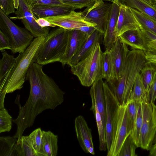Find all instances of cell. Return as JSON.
I'll return each mask as SVG.
<instances>
[{
	"mask_svg": "<svg viewBox=\"0 0 156 156\" xmlns=\"http://www.w3.org/2000/svg\"><path fill=\"white\" fill-rule=\"evenodd\" d=\"M121 4L112 3V8L109 16L105 33L103 35V44L105 49L109 50L118 38L115 33Z\"/></svg>",
	"mask_w": 156,
	"mask_h": 156,
	"instance_id": "cell-18",
	"label": "cell"
},
{
	"mask_svg": "<svg viewBox=\"0 0 156 156\" xmlns=\"http://www.w3.org/2000/svg\"><path fill=\"white\" fill-rule=\"evenodd\" d=\"M149 150L150 155L156 156V142L152 145Z\"/></svg>",
	"mask_w": 156,
	"mask_h": 156,
	"instance_id": "cell-46",
	"label": "cell"
},
{
	"mask_svg": "<svg viewBox=\"0 0 156 156\" xmlns=\"http://www.w3.org/2000/svg\"><path fill=\"white\" fill-rule=\"evenodd\" d=\"M12 117L5 108L0 109V133L9 132L12 128Z\"/></svg>",
	"mask_w": 156,
	"mask_h": 156,
	"instance_id": "cell-36",
	"label": "cell"
},
{
	"mask_svg": "<svg viewBox=\"0 0 156 156\" xmlns=\"http://www.w3.org/2000/svg\"><path fill=\"white\" fill-rule=\"evenodd\" d=\"M68 41L65 52L60 62L64 66L69 65L72 58L79 51L89 36L77 29L68 30Z\"/></svg>",
	"mask_w": 156,
	"mask_h": 156,
	"instance_id": "cell-13",
	"label": "cell"
},
{
	"mask_svg": "<svg viewBox=\"0 0 156 156\" xmlns=\"http://www.w3.org/2000/svg\"><path fill=\"white\" fill-rule=\"evenodd\" d=\"M36 21L38 24L42 27H55L56 26L46 20L44 18H39Z\"/></svg>",
	"mask_w": 156,
	"mask_h": 156,
	"instance_id": "cell-43",
	"label": "cell"
},
{
	"mask_svg": "<svg viewBox=\"0 0 156 156\" xmlns=\"http://www.w3.org/2000/svg\"><path fill=\"white\" fill-rule=\"evenodd\" d=\"M22 152V156H39L33 147L28 136H22L18 140Z\"/></svg>",
	"mask_w": 156,
	"mask_h": 156,
	"instance_id": "cell-33",
	"label": "cell"
},
{
	"mask_svg": "<svg viewBox=\"0 0 156 156\" xmlns=\"http://www.w3.org/2000/svg\"><path fill=\"white\" fill-rule=\"evenodd\" d=\"M75 9L73 7L65 5H32L33 14L37 19L55 16L68 14Z\"/></svg>",
	"mask_w": 156,
	"mask_h": 156,
	"instance_id": "cell-19",
	"label": "cell"
},
{
	"mask_svg": "<svg viewBox=\"0 0 156 156\" xmlns=\"http://www.w3.org/2000/svg\"><path fill=\"white\" fill-rule=\"evenodd\" d=\"M129 50L127 45L122 42L118 37L115 42L109 50L115 76V79L113 81L118 80L120 77L124 67Z\"/></svg>",
	"mask_w": 156,
	"mask_h": 156,
	"instance_id": "cell-15",
	"label": "cell"
},
{
	"mask_svg": "<svg viewBox=\"0 0 156 156\" xmlns=\"http://www.w3.org/2000/svg\"><path fill=\"white\" fill-rule=\"evenodd\" d=\"M75 29L80 30L89 36L96 29L95 27L86 26L79 27Z\"/></svg>",
	"mask_w": 156,
	"mask_h": 156,
	"instance_id": "cell-44",
	"label": "cell"
},
{
	"mask_svg": "<svg viewBox=\"0 0 156 156\" xmlns=\"http://www.w3.org/2000/svg\"><path fill=\"white\" fill-rule=\"evenodd\" d=\"M103 1H109L112 3L113 2H116L119 4H122V0H102Z\"/></svg>",
	"mask_w": 156,
	"mask_h": 156,
	"instance_id": "cell-47",
	"label": "cell"
},
{
	"mask_svg": "<svg viewBox=\"0 0 156 156\" xmlns=\"http://www.w3.org/2000/svg\"><path fill=\"white\" fill-rule=\"evenodd\" d=\"M146 59L148 61L156 64V54L144 51Z\"/></svg>",
	"mask_w": 156,
	"mask_h": 156,
	"instance_id": "cell-45",
	"label": "cell"
},
{
	"mask_svg": "<svg viewBox=\"0 0 156 156\" xmlns=\"http://www.w3.org/2000/svg\"><path fill=\"white\" fill-rule=\"evenodd\" d=\"M42 156H56L58 154V136L51 131L43 130Z\"/></svg>",
	"mask_w": 156,
	"mask_h": 156,
	"instance_id": "cell-23",
	"label": "cell"
},
{
	"mask_svg": "<svg viewBox=\"0 0 156 156\" xmlns=\"http://www.w3.org/2000/svg\"><path fill=\"white\" fill-rule=\"evenodd\" d=\"M43 130L40 128L36 129L28 136L35 150L39 155L41 154Z\"/></svg>",
	"mask_w": 156,
	"mask_h": 156,
	"instance_id": "cell-34",
	"label": "cell"
},
{
	"mask_svg": "<svg viewBox=\"0 0 156 156\" xmlns=\"http://www.w3.org/2000/svg\"><path fill=\"white\" fill-rule=\"evenodd\" d=\"M75 127L77 140L82 150L86 153L94 155L91 130L82 116L76 118Z\"/></svg>",
	"mask_w": 156,
	"mask_h": 156,
	"instance_id": "cell-14",
	"label": "cell"
},
{
	"mask_svg": "<svg viewBox=\"0 0 156 156\" xmlns=\"http://www.w3.org/2000/svg\"><path fill=\"white\" fill-rule=\"evenodd\" d=\"M44 38L42 37L35 38L26 49L15 58V63L3 88L7 94L22 88L28 71L35 62L37 51Z\"/></svg>",
	"mask_w": 156,
	"mask_h": 156,
	"instance_id": "cell-3",
	"label": "cell"
},
{
	"mask_svg": "<svg viewBox=\"0 0 156 156\" xmlns=\"http://www.w3.org/2000/svg\"><path fill=\"white\" fill-rule=\"evenodd\" d=\"M68 31L59 27L52 30L40 47L35 62L42 66L59 62L66 49Z\"/></svg>",
	"mask_w": 156,
	"mask_h": 156,
	"instance_id": "cell-4",
	"label": "cell"
},
{
	"mask_svg": "<svg viewBox=\"0 0 156 156\" xmlns=\"http://www.w3.org/2000/svg\"><path fill=\"white\" fill-rule=\"evenodd\" d=\"M32 6L34 5H65L61 0H28Z\"/></svg>",
	"mask_w": 156,
	"mask_h": 156,
	"instance_id": "cell-40",
	"label": "cell"
},
{
	"mask_svg": "<svg viewBox=\"0 0 156 156\" xmlns=\"http://www.w3.org/2000/svg\"><path fill=\"white\" fill-rule=\"evenodd\" d=\"M140 74L147 95L156 76V64L147 61L142 69Z\"/></svg>",
	"mask_w": 156,
	"mask_h": 156,
	"instance_id": "cell-26",
	"label": "cell"
},
{
	"mask_svg": "<svg viewBox=\"0 0 156 156\" xmlns=\"http://www.w3.org/2000/svg\"><path fill=\"white\" fill-rule=\"evenodd\" d=\"M140 102L130 100L126 104L128 112L132 122L133 127L136 117L138 107Z\"/></svg>",
	"mask_w": 156,
	"mask_h": 156,
	"instance_id": "cell-38",
	"label": "cell"
},
{
	"mask_svg": "<svg viewBox=\"0 0 156 156\" xmlns=\"http://www.w3.org/2000/svg\"><path fill=\"white\" fill-rule=\"evenodd\" d=\"M141 104L143 119L140 147L149 150L156 133V105L146 100L142 101Z\"/></svg>",
	"mask_w": 156,
	"mask_h": 156,
	"instance_id": "cell-7",
	"label": "cell"
},
{
	"mask_svg": "<svg viewBox=\"0 0 156 156\" xmlns=\"http://www.w3.org/2000/svg\"><path fill=\"white\" fill-rule=\"evenodd\" d=\"M5 49H11V47L9 38L6 35L0 30V50Z\"/></svg>",
	"mask_w": 156,
	"mask_h": 156,
	"instance_id": "cell-41",
	"label": "cell"
},
{
	"mask_svg": "<svg viewBox=\"0 0 156 156\" xmlns=\"http://www.w3.org/2000/svg\"><path fill=\"white\" fill-rule=\"evenodd\" d=\"M13 2L15 9H17L19 6V0H13Z\"/></svg>",
	"mask_w": 156,
	"mask_h": 156,
	"instance_id": "cell-48",
	"label": "cell"
},
{
	"mask_svg": "<svg viewBox=\"0 0 156 156\" xmlns=\"http://www.w3.org/2000/svg\"><path fill=\"white\" fill-rule=\"evenodd\" d=\"M151 5H153L154 0H143Z\"/></svg>",
	"mask_w": 156,
	"mask_h": 156,
	"instance_id": "cell-49",
	"label": "cell"
},
{
	"mask_svg": "<svg viewBox=\"0 0 156 156\" xmlns=\"http://www.w3.org/2000/svg\"><path fill=\"white\" fill-rule=\"evenodd\" d=\"M98 78L105 79L108 83H111L115 79L113 65L109 50L108 49H105L103 53Z\"/></svg>",
	"mask_w": 156,
	"mask_h": 156,
	"instance_id": "cell-24",
	"label": "cell"
},
{
	"mask_svg": "<svg viewBox=\"0 0 156 156\" xmlns=\"http://www.w3.org/2000/svg\"><path fill=\"white\" fill-rule=\"evenodd\" d=\"M103 35L96 29L89 36L77 53L72 58L69 65H74L87 57L90 52L95 45L100 42Z\"/></svg>",
	"mask_w": 156,
	"mask_h": 156,
	"instance_id": "cell-20",
	"label": "cell"
},
{
	"mask_svg": "<svg viewBox=\"0 0 156 156\" xmlns=\"http://www.w3.org/2000/svg\"><path fill=\"white\" fill-rule=\"evenodd\" d=\"M103 86L106 103L105 133L108 152L114 136L120 104L106 81L104 82Z\"/></svg>",
	"mask_w": 156,
	"mask_h": 156,
	"instance_id": "cell-9",
	"label": "cell"
},
{
	"mask_svg": "<svg viewBox=\"0 0 156 156\" xmlns=\"http://www.w3.org/2000/svg\"><path fill=\"white\" fill-rule=\"evenodd\" d=\"M139 28L137 21L130 7L121 4L115 33L118 37L125 32Z\"/></svg>",
	"mask_w": 156,
	"mask_h": 156,
	"instance_id": "cell-16",
	"label": "cell"
},
{
	"mask_svg": "<svg viewBox=\"0 0 156 156\" xmlns=\"http://www.w3.org/2000/svg\"><path fill=\"white\" fill-rule=\"evenodd\" d=\"M96 0H61L65 5L73 7L75 9L87 7L92 5Z\"/></svg>",
	"mask_w": 156,
	"mask_h": 156,
	"instance_id": "cell-37",
	"label": "cell"
},
{
	"mask_svg": "<svg viewBox=\"0 0 156 156\" xmlns=\"http://www.w3.org/2000/svg\"><path fill=\"white\" fill-rule=\"evenodd\" d=\"M112 3H105L102 0H96L92 5L82 12L85 20L95 24L96 29L103 36L105 33Z\"/></svg>",
	"mask_w": 156,
	"mask_h": 156,
	"instance_id": "cell-11",
	"label": "cell"
},
{
	"mask_svg": "<svg viewBox=\"0 0 156 156\" xmlns=\"http://www.w3.org/2000/svg\"><path fill=\"white\" fill-rule=\"evenodd\" d=\"M2 57L0 60V82L9 75L14 66L16 58L8 54L5 50L2 51Z\"/></svg>",
	"mask_w": 156,
	"mask_h": 156,
	"instance_id": "cell-27",
	"label": "cell"
},
{
	"mask_svg": "<svg viewBox=\"0 0 156 156\" xmlns=\"http://www.w3.org/2000/svg\"><path fill=\"white\" fill-rule=\"evenodd\" d=\"M141 102L139 106L136 117L130 134L137 147H140L139 139L142 123Z\"/></svg>",
	"mask_w": 156,
	"mask_h": 156,
	"instance_id": "cell-31",
	"label": "cell"
},
{
	"mask_svg": "<svg viewBox=\"0 0 156 156\" xmlns=\"http://www.w3.org/2000/svg\"><path fill=\"white\" fill-rule=\"evenodd\" d=\"M102 79L98 78L91 85L90 94L92 105H95L100 114L104 128L106 132V103Z\"/></svg>",
	"mask_w": 156,
	"mask_h": 156,
	"instance_id": "cell-17",
	"label": "cell"
},
{
	"mask_svg": "<svg viewBox=\"0 0 156 156\" xmlns=\"http://www.w3.org/2000/svg\"><path fill=\"white\" fill-rule=\"evenodd\" d=\"M32 6L28 0H19L18 8L15 13L16 18L21 20L26 29L35 37H46L49 32V27H42L36 21L37 19L33 13Z\"/></svg>",
	"mask_w": 156,
	"mask_h": 156,
	"instance_id": "cell-10",
	"label": "cell"
},
{
	"mask_svg": "<svg viewBox=\"0 0 156 156\" xmlns=\"http://www.w3.org/2000/svg\"><path fill=\"white\" fill-rule=\"evenodd\" d=\"M131 8L138 24L145 30L156 35V20L145 15L135 9Z\"/></svg>",
	"mask_w": 156,
	"mask_h": 156,
	"instance_id": "cell-29",
	"label": "cell"
},
{
	"mask_svg": "<svg viewBox=\"0 0 156 156\" xmlns=\"http://www.w3.org/2000/svg\"><path fill=\"white\" fill-rule=\"evenodd\" d=\"M90 110L93 112L96 119L99 135V150L101 151H105L107 150L106 133L101 116L95 105H92Z\"/></svg>",
	"mask_w": 156,
	"mask_h": 156,
	"instance_id": "cell-30",
	"label": "cell"
},
{
	"mask_svg": "<svg viewBox=\"0 0 156 156\" xmlns=\"http://www.w3.org/2000/svg\"><path fill=\"white\" fill-rule=\"evenodd\" d=\"M139 27L147 48V50L145 51L156 54V35L145 30L139 24Z\"/></svg>",
	"mask_w": 156,
	"mask_h": 156,
	"instance_id": "cell-32",
	"label": "cell"
},
{
	"mask_svg": "<svg viewBox=\"0 0 156 156\" xmlns=\"http://www.w3.org/2000/svg\"><path fill=\"white\" fill-rule=\"evenodd\" d=\"M147 61L144 51L135 49L129 50L119 79L107 83L120 105L126 104L128 101L137 76Z\"/></svg>",
	"mask_w": 156,
	"mask_h": 156,
	"instance_id": "cell-2",
	"label": "cell"
},
{
	"mask_svg": "<svg viewBox=\"0 0 156 156\" xmlns=\"http://www.w3.org/2000/svg\"><path fill=\"white\" fill-rule=\"evenodd\" d=\"M0 29L9 38L13 53L24 51L34 39L29 31L13 23L1 9Z\"/></svg>",
	"mask_w": 156,
	"mask_h": 156,
	"instance_id": "cell-6",
	"label": "cell"
},
{
	"mask_svg": "<svg viewBox=\"0 0 156 156\" xmlns=\"http://www.w3.org/2000/svg\"><path fill=\"white\" fill-rule=\"evenodd\" d=\"M132 128L126 104L120 105L114 136L110 149L107 152V156H118L124 142L131 133Z\"/></svg>",
	"mask_w": 156,
	"mask_h": 156,
	"instance_id": "cell-8",
	"label": "cell"
},
{
	"mask_svg": "<svg viewBox=\"0 0 156 156\" xmlns=\"http://www.w3.org/2000/svg\"><path fill=\"white\" fill-rule=\"evenodd\" d=\"M44 18L56 26L67 30L75 29L83 26H96L95 24L87 21L82 12H76L74 10L68 14Z\"/></svg>",
	"mask_w": 156,
	"mask_h": 156,
	"instance_id": "cell-12",
	"label": "cell"
},
{
	"mask_svg": "<svg viewBox=\"0 0 156 156\" xmlns=\"http://www.w3.org/2000/svg\"><path fill=\"white\" fill-rule=\"evenodd\" d=\"M153 6L156 8V0H154Z\"/></svg>",
	"mask_w": 156,
	"mask_h": 156,
	"instance_id": "cell-50",
	"label": "cell"
},
{
	"mask_svg": "<svg viewBox=\"0 0 156 156\" xmlns=\"http://www.w3.org/2000/svg\"><path fill=\"white\" fill-rule=\"evenodd\" d=\"M136 146L129 135L124 142L118 156H136Z\"/></svg>",
	"mask_w": 156,
	"mask_h": 156,
	"instance_id": "cell-35",
	"label": "cell"
},
{
	"mask_svg": "<svg viewBox=\"0 0 156 156\" xmlns=\"http://www.w3.org/2000/svg\"><path fill=\"white\" fill-rule=\"evenodd\" d=\"M122 4L156 20V8L143 0H122Z\"/></svg>",
	"mask_w": 156,
	"mask_h": 156,
	"instance_id": "cell-25",
	"label": "cell"
},
{
	"mask_svg": "<svg viewBox=\"0 0 156 156\" xmlns=\"http://www.w3.org/2000/svg\"><path fill=\"white\" fill-rule=\"evenodd\" d=\"M0 156H22L18 139L13 136L0 137Z\"/></svg>",
	"mask_w": 156,
	"mask_h": 156,
	"instance_id": "cell-22",
	"label": "cell"
},
{
	"mask_svg": "<svg viewBox=\"0 0 156 156\" xmlns=\"http://www.w3.org/2000/svg\"><path fill=\"white\" fill-rule=\"evenodd\" d=\"M145 100L148 101L147 94L140 73L137 75L136 79L128 101L133 100L141 102Z\"/></svg>",
	"mask_w": 156,
	"mask_h": 156,
	"instance_id": "cell-28",
	"label": "cell"
},
{
	"mask_svg": "<svg viewBox=\"0 0 156 156\" xmlns=\"http://www.w3.org/2000/svg\"><path fill=\"white\" fill-rule=\"evenodd\" d=\"M42 66L34 62L28 71L26 80L30 83V90L24 105L21 107L19 102V95L16 100L19 111L17 118L12 120L17 126L13 136L18 140L25 129L32 126L39 114L46 110L54 109L64 100L65 92L44 73Z\"/></svg>",
	"mask_w": 156,
	"mask_h": 156,
	"instance_id": "cell-1",
	"label": "cell"
},
{
	"mask_svg": "<svg viewBox=\"0 0 156 156\" xmlns=\"http://www.w3.org/2000/svg\"><path fill=\"white\" fill-rule=\"evenodd\" d=\"M0 9L7 16L15 13L13 0H0Z\"/></svg>",
	"mask_w": 156,
	"mask_h": 156,
	"instance_id": "cell-39",
	"label": "cell"
},
{
	"mask_svg": "<svg viewBox=\"0 0 156 156\" xmlns=\"http://www.w3.org/2000/svg\"><path fill=\"white\" fill-rule=\"evenodd\" d=\"M156 99V76L147 95L148 101L154 103Z\"/></svg>",
	"mask_w": 156,
	"mask_h": 156,
	"instance_id": "cell-42",
	"label": "cell"
},
{
	"mask_svg": "<svg viewBox=\"0 0 156 156\" xmlns=\"http://www.w3.org/2000/svg\"><path fill=\"white\" fill-rule=\"evenodd\" d=\"M120 41L132 49L147 50L141 31L138 29L128 30L118 37Z\"/></svg>",
	"mask_w": 156,
	"mask_h": 156,
	"instance_id": "cell-21",
	"label": "cell"
},
{
	"mask_svg": "<svg viewBox=\"0 0 156 156\" xmlns=\"http://www.w3.org/2000/svg\"><path fill=\"white\" fill-rule=\"evenodd\" d=\"M103 53L98 42L87 57L70 66L72 73L77 77L83 86L90 87L99 78Z\"/></svg>",
	"mask_w": 156,
	"mask_h": 156,
	"instance_id": "cell-5",
	"label": "cell"
}]
</instances>
